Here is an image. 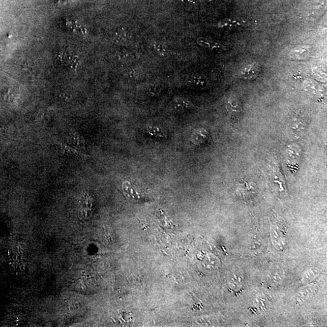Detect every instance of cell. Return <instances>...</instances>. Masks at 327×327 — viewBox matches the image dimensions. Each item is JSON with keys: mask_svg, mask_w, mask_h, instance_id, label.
Listing matches in <instances>:
<instances>
[{"mask_svg": "<svg viewBox=\"0 0 327 327\" xmlns=\"http://www.w3.org/2000/svg\"><path fill=\"white\" fill-rule=\"evenodd\" d=\"M226 108L232 119H239L242 114L241 104L236 99H230L227 102Z\"/></svg>", "mask_w": 327, "mask_h": 327, "instance_id": "cell-2", "label": "cell"}, {"mask_svg": "<svg viewBox=\"0 0 327 327\" xmlns=\"http://www.w3.org/2000/svg\"><path fill=\"white\" fill-rule=\"evenodd\" d=\"M293 129H305L306 127L305 118L300 114L296 113L292 117V121Z\"/></svg>", "mask_w": 327, "mask_h": 327, "instance_id": "cell-8", "label": "cell"}, {"mask_svg": "<svg viewBox=\"0 0 327 327\" xmlns=\"http://www.w3.org/2000/svg\"><path fill=\"white\" fill-rule=\"evenodd\" d=\"M153 48L155 49L156 52H158L159 54L163 55L165 52H166L164 48H163V46L159 44H153Z\"/></svg>", "mask_w": 327, "mask_h": 327, "instance_id": "cell-13", "label": "cell"}, {"mask_svg": "<svg viewBox=\"0 0 327 327\" xmlns=\"http://www.w3.org/2000/svg\"><path fill=\"white\" fill-rule=\"evenodd\" d=\"M247 21L235 19V18H226L219 23L218 27L221 28H237L247 27Z\"/></svg>", "mask_w": 327, "mask_h": 327, "instance_id": "cell-4", "label": "cell"}, {"mask_svg": "<svg viewBox=\"0 0 327 327\" xmlns=\"http://www.w3.org/2000/svg\"><path fill=\"white\" fill-rule=\"evenodd\" d=\"M121 188L123 194L133 203H143L149 200L147 193L145 191L128 180L123 182Z\"/></svg>", "mask_w": 327, "mask_h": 327, "instance_id": "cell-1", "label": "cell"}, {"mask_svg": "<svg viewBox=\"0 0 327 327\" xmlns=\"http://www.w3.org/2000/svg\"><path fill=\"white\" fill-rule=\"evenodd\" d=\"M190 82L195 86H203L205 85L206 80L202 76H195L191 78Z\"/></svg>", "mask_w": 327, "mask_h": 327, "instance_id": "cell-12", "label": "cell"}, {"mask_svg": "<svg viewBox=\"0 0 327 327\" xmlns=\"http://www.w3.org/2000/svg\"><path fill=\"white\" fill-rule=\"evenodd\" d=\"M260 73V67L257 64H249L243 69L240 77L246 80H254L258 78Z\"/></svg>", "mask_w": 327, "mask_h": 327, "instance_id": "cell-3", "label": "cell"}, {"mask_svg": "<svg viewBox=\"0 0 327 327\" xmlns=\"http://www.w3.org/2000/svg\"><path fill=\"white\" fill-rule=\"evenodd\" d=\"M58 145L59 146L60 148L61 149V150L64 151V153L67 154H70V155L83 157V158H86L88 156L85 155V154L81 152L80 151L75 150V149L70 147V146L65 145L64 143H59Z\"/></svg>", "mask_w": 327, "mask_h": 327, "instance_id": "cell-9", "label": "cell"}, {"mask_svg": "<svg viewBox=\"0 0 327 327\" xmlns=\"http://www.w3.org/2000/svg\"><path fill=\"white\" fill-rule=\"evenodd\" d=\"M175 106L178 109H191L194 107L190 101L185 98H177L175 100Z\"/></svg>", "mask_w": 327, "mask_h": 327, "instance_id": "cell-10", "label": "cell"}, {"mask_svg": "<svg viewBox=\"0 0 327 327\" xmlns=\"http://www.w3.org/2000/svg\"><path fill=\"white\" fill-rule=\"evenodd\" d=\"M198 43L201 46L205 47L206 48L211 50H227L226 47L224 46L223 44L218 43V42L210 40V39L208 38H198Z\"/></svg>", "mask_w": 327, "mask_h": 327, "instance_id": "cell-5", "label": "cell"}, {"mask_svg": "<svg viewBox=\"0 0 327 327\" xmlns=\"http://www.w3.org/2000/svg\"><path fill=\"white\" fill-rule=\"evenodd\" d=\"M149 135L156 138H165L167 137L166 131L160 126L155 125H148L146 129Z\"/></svg>", "mask_w": 327, "mask_h": 327, "instance_id": "cell-7", "label": "cell"}, {"mask_svg": "<svg viewBox=\"0 0 327 327\" xmlns=\"http://www.w3.org/2000/svg\"><path fill=\"white\" fill-rule=\"evenodd\" d=\"M117 38L119 42L122 43H129V41L131 40L130 34L125 32V31H119Z\"/></svg>", "mask_w": 327, "mask_h": 327, "instance_id": "cell-11", "label": "cell"}, {"mask_svg": "<svg viewBox=\"0 0 327 327\" xmlns=\"http://www.w3.org/2000/svg\"><path fill=\"white\" fill-rule=\"evenodd\" d=\"M208 133L205 129H200L196 130L192 135L191 140L195 145H201L208 140Z\"/></svg>", "mask_w": 327, "mask_h": 327, "instance_id": "cell-6", "label": "cell"}]
</instances>
